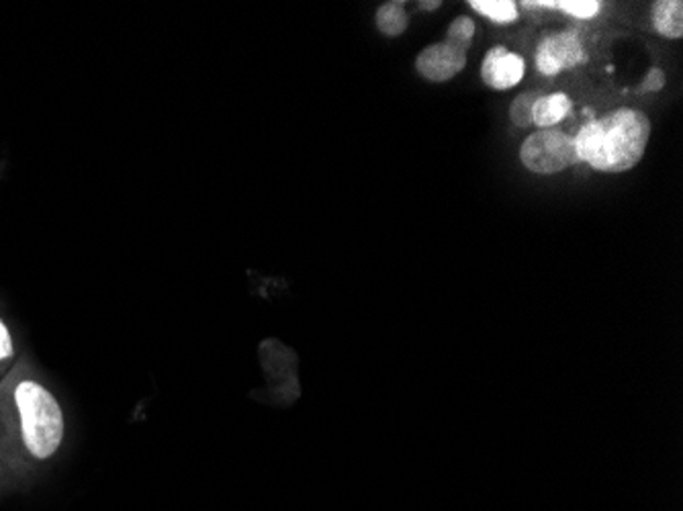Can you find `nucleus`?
<instances>
[{
  "mask_svg": "<svg viewBox=\"0 0 683 511\" xmlns=\"http://www.w3.org/2000/svg\"><path fill=\"white\" fill-rule=\"evenodd\" d=\"M649 138V117L622 107L589 121L573 140L579 162L600 173H626L643 161Z\"/></svg>",
  "mask_w": 683,
  "mask_h": 511,
  "instance_id": "1",
  "label": "nucleus"
},
{
  "mask_svg": "<svg viewBox=\"0 0 683 511\" xmlns=\"http://www.w3.org/2000/svg\"><path fill=\"white\" fill-rule=\"evenodd\" d=\"M15 403L23 444L33 459L48 461L64 440V414L60 403L44 384L35 381L16 384Z\"/></svg>",
  "mask_w": 683,
  "mask_h": 511,
  "instance_id": "2",
  "label": "nucleus"
},
{
  "mask_svg": "<svg viewBox=\"0 0 683 511\" xmlns=\"http://www.w3.org/2000/svg\"><path fill=\"white\" fill-rule=\"evenodd\" d=\"M520 161L534 175H556L577 164L575 140L555 128L539 129L520 147Z\"/></svg>",
  "mask_w": 683,
  "mask_h": 511,
  "instance_id": "3",
  "label": "nucleus"
},
{
  "mask_svg": "<svg viewBox=\"0 0 683 511\" xmlns=\"http://www.w3.org/2000/svg\"><path fill=\"white\" fill-rule=\"evenodd\" d=\"M581 62H586V51L573 32L553 33L537 49V68L546 76H555Z\"/></svg>",
  "mask_w": 683,
  "mask_h": 511,
  "instance_id": "4",
  "label": "nucleus"
},
{
  "mask_svg": "<svg viewBox=\"0 0 683 511\" xmlns=\"http://www.w3.org/2000/svg\"><path fill=\"white\" fill-rule=\"evenodd\" d=\"M467 66V54L461 49L443 44H432L422 49L415 58V70L429 82H446L455 79Z\"/></svg>",
  "mask_w": 683,
  "mask_h": 511,
  "instance_id": "5",
  "label": "nucleus"
},
{
  "mask_svg": "<svg viewBox=\"0 0 683 511\" xmlns=\"http://www.w3.org/2000/svg\"><path fill=\"white\" fill-rule=\"evenodd\" d=\"M526 62L522 56L502 46L487 51L481 64V79L493 91H508L525 79Z\"/></svg>",
  "mask_w": 683,
  "mask_h": 511,
  "instance_id": "6",
  "label": "nucleus"
},
{
  "mask_svg": "<svg viewBox=\"0 0 683 511\" xmlns=\"http://www.w3.org/2000/svg\"><path fill=\"white\" fill-rule=\"evenodd\" d=\"M652 27L668 39H680L683 35L682 0H659L652 4Z\"/></svg>",
  "mask_w": 683,
  "mask_h": 511,
  "instance_id": "7",
  "label": "nucleus"
},
{
  "mask_svg": "<svg viewBox=\"0 0 683 511\" xmlns=\"http://www.w3.org/2000/svg\"><path fill=\"white\" fill-rule=\"evenodd\" d=\"M572 111V98L563 93L555 95L539 96L534 111H532V123L541 129L555 128L558 121H563Z\"/></svg>",
  "mask_w": 683,
  "mask_h": 511,
  "instance_id": "8",
  "label": "nucleus"
},
{
  "mask_svg": "<svg viewBox=\"0 0 683 511\" xmlns=\"http://www.w3.org/2000/svg\"><path fill=\"white\" fill-rule=\"evenodd\" d=\"M377 29L387 35V37H398L401 33H405L410 25V16L405 13V4L399 0L391 2H382L375 15Z\"/></svg>",
  "mask_w": 683,
  "mask_h": 511,
  "instance_id": "9",
  "label": "nucleus"
},
{
  "mask_svg": "<svg viewBox=\"0 0 683 511\" xmlns=\"http://www.w3.org/2000/svg\"><path fill=\"white\" fill-rule=\"evenodd\" d=\"M526 9H556L575 19H591L600 13V2L598 0H555V2H525Z\"/></svg>",
  "mask_w": 683,
  "mask_h": 511,
  "instance_id": "10",
  "label": "nucleus"
},
{
  "mask_svg": "<svg viewBox=\"0 0 683 511\" xmlns=\"http://www.w3.org/2000/svg\"><path fill=\"white\" fill-rule=\"evenodd\" d=\"M469 7L499 25L514 23L518 19V4L511 0H471Z\"/></svg>",
  "mask_w": 683,
  "mask_h": 511,
  "instance_id": "11",
  "label": "nucleus"
},
{
  "mask_svg": "<svg viewBox=\"0 0 683 511\" xmlns=\"http://www.w3.org/2000/svg\"><path fill=\"white\" fill-rule=\"evenodd\" d=\"M473 37H475V21L469 16H459L450 23L446 32V44L467 54V49L473 44Z\"/></svg>",
  "mask_w": 683,
  "mask_h": 511,
  "instance_id": "12",
  "label": "nucleus"
},
{
  "mask_svg": "<svg viewBox=\"0 0 683 511\" xmlns=\"http://www.w3.org/2000/svg\"><path fill=\"white\" fill-rule=\"evenodd\" d=\"M539 96H541L539 93H525V95H518L514 98V103L509 107V117H511L514 126H518V128L532 126V111H534Z\"/></svg>",
  "mask_w": 683,
  "mask_h": 511,
  "instance_id": "13",
  "label": "nucleus"
},
{
  "mask_svg": "<svg viewBox=\"0 0 683 511\" xmlns=\"http://www.w3.org/2000/svg\"><path fill=\"white\" fill-rule=\"evenodd\" d=\"M666 86V72L661 68H651L645 76V81L640 82L638 86V93L645 95V93H657Z\"/></svg>",
  "mask_w": 683,
  "mask_h": 511,
  "instance_id": "14",
  "label": "nucleus"
},
{
  "mask_svg": "<svg viewBox=\"0 0 683 511\" xmlns=\"http://www.w3.org/2000/svg\"><path fill=\"white\" fill-rule=\"evenodd\" d=\"M15 354V346H13V337L11 332L7 330V325L0 321V360H7Z\"/></svg>",
  "mask_w": 683,
  "mask_h": 511,
  "instance_id": "15",
  "label": "nucleus"
},
{
  "mask_svg": "<svg viewBox=\"0 0 683 511\" xmlns=\"http://www.w3.org/2000/svg\"><path fill=\"white\" fill-rule=\"evenodd\" d=\"M440 4H443L440 0H434V2H420V9H422V11H436Z\"/></svg>",
  "mask_w": 683,
  "mask_h": 511,
  "instance_id": "16",
  "label": "nucleus"
}]
</instances>
